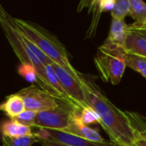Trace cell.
Returning a JSON list of instances; mask_svg holds the SVG:
<instances>
[{
    "mask_svg": "<svg viewBox=\"0 0 146 146\" xmlns=\"http://www.w3.org/2000/svg\"><path fill=\"white\" fill-rule=\"evenodd\" d=\"M82 86L87 105L92 108L100 119V124L111 142L117 146H131L135 143V130L125 111L116 108L92 82L84 76Z\"/></svg>",
    "mask_w": 146,
    "mask_h": 146,
    "instance_id": "cell-1",
    "label": "cell"
},
{
    "mask_svg": "<svg viewBox=\"0 0 146 146\" xmlns=\"http://www.w3.org/2000/svg\"><path fill=\"white\" fill-rule=\"evenodd\" d=\"M0 27L21 63L33 65L38 74L37 84L39 87L57 98L54 89L48 81L45 66L53 62L47 57L11 21V15L0 3Z\"/></svg>",
    "mask_w": 146,
    "mask_h": 146,
    "instance_id": "cell-2",
    "label": "cell"
},
{
    "mask_svg": "<svg viewBox=\"0 0 146 146\" xmlns=\"http://www.w3.org/2000/svg\"><path fill=\"white\" fill-rule=\"evenodd\" d=\"M11 21L53 62L64 68L78 80H82L83 75L71 65L65 47L53 34L30 21L13 16Z\"/></svg>",
    "mask_w": 146,
    "mask_h": 146,
    "instance_id": "cell-3",
    "label": "cell"
},
{
    "mask_svg": "<svg viewBox=\"0 0 146 146\" xmlns=\"http://www.w3.org/2000/svg\"><path fill=\"white\" fill-rule=\"evenodd\" d=\"M94 62L104 81L112 85H118L121 82L127 67L123 49H108L102 45L98 50Z\"/></svg>",
    "mask_w": 146,
    "mask_h": 146,
    "instance_id": "cell-4",
    "label": "cell"
},
{
    "mask_svg": "<svg viewBox=\"0 0 146 146\" xmlns=\"http://www.w3.org/2000/svg\"><path fill=\"white\" fill-rule=\"evenodd\" d=\"M78 110H80L63 104L54 110L38 112L35 118V127L67 132L74 121L75 112Z\"/></svg>",
    "mask_w": 146,
    "mask_h": 146,
    "instance_id": "cell-5",
    "label": "cell"
},
{
    "mask_svg": "<svg viewBox=\"0 0 146 146\" xmlns=\"http://www.w3.org/2000/svg\"><path fill=\"white\" fill-rule=\"evenodd\" d=\"M16 94L23 99L26 110L37 113L54 110L65 104L58 98L34 85L23 88Z\"/></svg>",
    "mask_w": 146,
    "mask_h": 146,
    "instance_id": "cell-6",
    "label": "cell"
},
{
    "mask_svg": "<svg viewBox=\"0 0 146 146\" xmlns=\"http://www.w3.org/2000/svg\"><path fill=\"white\" fill-rule=\"evenodd\" d=\"M51 66L56 72L63 89L68 97L72 99V101L77 105V107L81 110L89 107L87 105L85 91L82 86L83 76L81 80H78L69 73H68L64 68L56 64L55 62H53Z\"/></svg>",
    "mask_w": 146,
    "mask_h": 146,
    "instance_id": "cell-7",
    "label": "cell"
},
{
    "mask_svg": "<svg viewBox=\"0 0 146 146\" xmlns=\"http://www.w3.org/2000/svg\"><path fill=\"white\" fill-rule=\"evenodd\" d=\"M35 134L41 140H47L51 142L61 143L69 146H115V145L112 142H93L89 141L85 139H82L74 134L59 131V130H52L46 128H38V131L35 133Z\"/></svg>",
    "mask_w": 146,
    "mask_h": 146,
    "instance_id": "cell-8",
    "label": "cell"
},
{
    "mask_svg": "<svg viewBox=\"0 0 146 146\" xmlns=\"http://www.w3.org/2000/svg\"><path fill=\"white\" fill-rule=\"evenodd\" d=\"M127 25L124 21H115L112 20L111 27L103 46L108 49H123L124 44L127 35Z\"/></svg>",
    "mask_w": 146,
    "mask_h": 146,
    "instance_id": "cell-9",
    "label": "cell"
},
{
    "mask_svg": "<svg viewBox=\"0 0 146 146\" xmlns=\"http://www.w3.org/2000/svg\"><path fill=\"white\" fill-rule=\"evenodd\" d=\"M124 51L132 55L140 56L146 60V35L133 30H128Z\"/></svg>",
    "mask_w": 146,
    "mask_h": 146,
    "instance_id": "cell-10",
    "label": "cell"
},
{
    "mask_svg": "<svg viewBox=\"0 0 146 146\" xmlns=\"http://www.w3.org/2000/svg\"><path fill=\"white\" fill-rule=\"evenodd\" d=\"M81 110H78L74 114V121L69 127V129L67 131V133L74 134L76 136H79L82 139H85L89 141H93V142H105L104 138L97 132L95 129L90 127L89 126L84 124L79 117V114Z\"/></svg>",
    "mask_w": 146,
    "mask_h": 146,
    "instance_id": "cell-11",
    "label": "cell"
},
{
    "mask_svg": "<svg viewBox=\"0 0 146 146\" xmlns=\"http://www.w3.org/2000/svg\"><path fill=\"white\" fill-rule=\"evenodd\" d=\"M45 73H46V75L48 78V81H49L50 85L51 86V87L54 89L57 98L60 101H62L63 104H65L74 109L80 110L77 107V105L72 101V99L68 97V95L67 94L65 90L63 89V87H62V84H61V82H60V80L51 65L45 66Z\"/></svg>",
    "mask_w": 146,
    "mask_h": 146,
    "instance_id": "cell-12",
    "label": "cell"
},
{
    "mask_svg": "<svg viewBox=\"0 0 146 146\" xmlns=\"http://www.w3.org/2000/svg\"><path fill=\"white\" fill-rule=\"evenodd\" d=\"M1 132L3 136L17 138L23 136H33L34 133L32 131V127L19 123L15 120H9L4 121L1 125Z\"/></svg>",
    "mask_w": 146,
    "mask_h": 146,
    "instance_id": "cell-13",
    "label": "cell"
},
{
    "mask_svg": "<svg viewBox=\"0 0 146 146\" xmlns=\"http://www.w3.org/2000/svg\"><path fill=\"white\" fill-rule=\"evenodd\" d=\"M26 110L23 99L16 93L9 96L6 101L0 104V111H3L10 120L15 119Z\"/></svg>",
    "mask_w": 146,
    "mask_h": 146,
    "instance_id": "cell-14",
    "label": "cell"
},
{
    "mask_svg": "<svg viewBox=\"0 0 146 146\" xmlns=\"http://www.w3.org/2000/svg\"><path fill=\"white\" fill-rule=\"evenodd\" d=\"M129 15L135 20L133 27H142L146 24V3L142 0H130Z\"/></svg>",
    "mask_w": 146,
    "mask_h": 146,
    "instance_id": "cell-15",
    "label": "cell"
},
{
    "mask_svg": "<svg viewBox=\"0 0 146 146\" xmlns=\"http://www.w3.org/2000/svg\"><path fill=\"white\" fill-rule=\"evenodd\" d=\"M37 142H40V139L35 133L33 136H23L17 138H10L6 136L2 137L3 146H32Z\"/></svg>",
    "mask_w": 146,
    "mask_h": 146,
    "instance_id": "cell-16",
    "label": "cell"
},
{
    "mask_svg": "<svg viewBox=\"0 0 146 146\" xmlns=\"http://www.w3.org/2000/svg\"><path fill=\"white\" fill-rule=\"evenodd\" d=\"M124 61L127 67L133 68V70L139 73L143 77L146 78V60L124 51Z\"/></svg>",
    "mask_w": 146,
    "mask_h": 146,
    "instance_id": "cell-17",
    "label": "cell"
},
{
    "mask_svg": "<svg viewBox=\"0 0 146 146\" xmlns=\"http://www.w3.org/2000/svg\"><path fill=\"white\" fill-rule=\"evenodd\" d=\"M130 12V0H117L111 10L112 20L124 21Z\"/></svg>",
    "mask_w": 146,
    "mask_h": 146,
    "instance_id": "cell-18",
    "label": "cell"
},
{
    "mask_svg": "<svg viewBox=\"0 0 146 146\" xmlns=\"http://www.w3.org/2000/svg\"><path fill=\"white\" fill-rule=\"evenodd\" d=\"M19 74L30 83L38 82V74L35 68L31 64L21 63L18 68Z\"/></svg>",
    "mask_w": 146,
    "mask_h": 146,
    "instance_id": "cell-19",
    "label": "cell"
},
{
    "mask_svg": "<svg viewBox=\"0 0 146 146\" xmlns=\"http://www.w3.org/2000/svg\"><path fill=\"white\" fill-rule=\"evenodd\" d=\"M79 117L80 120L87 126L89 124H100V119L98 114L91 107L82 110L79 114Z\"/></svg>",
    "mask_w": 146,
    "mask_h": 146,
    "instance_id": "cell-20",
    "label": "cell"
},
{
    "mask_svg": "<svg viewBox=\"0 0 146 146\" xmlns=\"http://www.w3.org/2000/svg\"><path fill=\"white\" fill-rule=\"evenodd\" d=\"M37 115V112L32 111V110H26L23 111L21 115H19L17 117H15V121H18L21 124L29 126V127H35V118Z\"/></svg>",
    "mask_w": 146,
    "mask_h": 146,
    "instance_id": "cell-21",
    "label": "cell"
},
{
    "mask_svg": "<svg viewBox=\"0 0 146 146\" xmlns=\"http://www.w3.org/2000/svg\"><path fill=\"white\" fill-rule=\"evenodd\" d=\"M42 146H69L61 143H56V142H51V141H47V140H41L39 142Z\"/></svg>",
    "mask_w": 146,
    "mask_h": 146,
    "instance_id": "cell-22",
    "label": "cell"
},
{
    "mask_svg": "<svg viewBox=\"0 0 146 146\" xmlns=\"http://www.w3.org/2000/svg\"><path fill=\"white\" fill-rule=\"evenodd\" d=\"M127 29L128 30H133V31H137V32H139L143 34L146 35V29H142V28H130L127 25Z\"/></svg>",
    "mask_w": 146,
    "mask_h": 146,
    "instance_id": "cell-23",
    "label": "cell"
},
{
    "mask_svg": "<svg viewBox=\"0 0 146 146\" xmlns=\"http://www.w3.org/2000/svg\"><path fill=\"white\" fill-rule=\"evenodd\" d=\"M130 28H142V29H146V24L144 26V27H131V26H128Z\"/></svg>",
    "mask_w": 146,
    "mask_h": 146,
    "instance_id": "cell-24",
    "label": "cell"
},
{
    "mask_svg": "<svg viewBox=\"0 0 146 146\" xmlns=\"http://www.w3.org/2000/svg\"><path fill=\"white\" fill-rule=\"evenodd\" d=\"M131 146H138V145H137L136 144H133V145H131Z\"/></svg>",
    "mask_w": 146,
    "mask_h": 146,
    "instance_id": "cell-25",
    "label": "cell"
},
{
    "mask_svg": "<svg viewBox=\"0 0 146 146\" xmlns=\"http://www.w3.org/2000/svg\"><path fill=\"white\" fill-rule=\"evenodd\" d=\"M115 146H117V145H115Z\"/></svg>",
    "mask_w": 146,
    "mask_h": 146,
    "instance_id": "cell-26",
    "label": "cell"
}]
</instances>
